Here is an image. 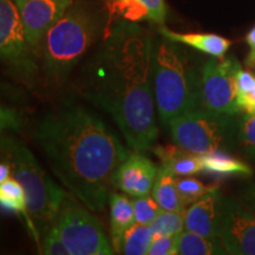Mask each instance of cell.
<instances>
[{
  "label": "cell",
  "instance_id": "cell-9",
  "mask_svg": "<svg viewBox=\"0 0 255 255\" xmlns=\"http://www.w3.org/2000/svg\"><path fill=\"white\" fill-rule=\"evenodd\" d=\"M241 69L234 57L209 59L201 70L203 109L235 115L240 111L237 100V75Z\"/></svg>",
  "mask_w": 255,
  "mask_h": 255
},
{
  "label": "cell",
  "instance_id": "cell-32",
  "mask_svg": "<svg viewBox=\"0 0 255 255\" xmlns=\"http://www.w3.org/2000/svg\"><path fill=\"white\" fill-rule=\"evenodd\" d=\"M246 41L250 46V53H248L246 64L250 68H255V26L248 32Z\"/></svg>",
  "mask_w": 255,
  "mask_h": 255
},
{
  "label": "cell",
  "instance_id": "cell-27",
  "mask_svg": "<svg viewBox=\"0 0 255 255\" xmlns=\"http://www.w3.org/2000/svg\"><path fill=\"white\" fill-rule=\"evenodd\" d=\"M177 237L154 234L146 255H176Z\"/></svg>",
  "mask_w": 255,
  "mask_h": 255
},
{
  "label": "cell",
  "instance_id": "cell-28",
  "mask_svg": "<svg viewBox=\"0 0 255 255\" xmlns=\"http://www.w3.org/2000/svg\"><path fill=\"white\" fill-rule=\"evenodd\" d=\"M41 253L46 255H69L65 245L63 244L57 229L53 227L44 235L43 245H41Z\"/></svg>",
  "mask_w": 255,
  "mask_h": 255
},
{
  "label": "cell",
  "instance_id": "cell-24",
  "mask_svg": "<svg viewBox=\"0 0 255 255\" xmlns=\"http://www.w3.org/2000/svg\"><path fill=\"white\" fill-rule=\"evenodd\" d=\"M176 186L178 194H180L181 200L184 207L193 205L194 202L199 201L201 197H203L207 193L213 190L218 186H206L201 181L193 177H183L176 178Z\"/></svg>",
  "mask_w": 255,
  "mask_h": 255
},
{
  "label": "cell",
  "instance_id": "cell-8",
  "mask_svg": "<svg viewBox=\"0 0 255 255\" xmlns=\"http://www.w3.org/2000/svg\"><path fill=\"white\" fill-rule=\"evenodd\" d=\"M36 56L25 37L15 0H0V60L32 81L38 71Z\"/></svg>",
  "mask_w": 255,
  "mask_h": 255
},
{
  "label": "cell",
  "instance_id": "cell-30",
  "mask_svg": "<svg viewBox=\"0 0 255 255\" xmlns=\"http://www.w3.org/2000/svg\"><path fill=\"white\" fill-rule=\"evenodd\" d=\"M237 100L240 110L246 111L247 114H255V85L250 90L238 94Z\"/></svg>",
  "mask_w": 255,
  "mask_h": 255
},
{
  "label": "cell",
  "instance_id": "cell-3",
  "mask_svg": "<svg viewBox=\"0 0 255 255\" xmlns=\"http://www.w3.org/2000/svg\"><path fill=\"white\" fill-rule=\"evenodd\" d=\"M152 90L159 119L169 124L181 115L201 109V73L177 43L164 38L152 45Z\"/></svg>",
  "mask_w": 255,
  "mask_h": 255
},
{
  "label": "cell",
  "instance_id": "cell-7",
  "mask_svg": "<svg viewBox=\"0 0 255 255\" xmlns=\"http://www.w3.org/2000/svg\"><path fill=\"white\" fill-rule=\"evenodd\" d=\"M53 227L69 255H111L114 248L100 221L91 213L65 197Z\"/></svg>",
  "mask_w": 255,
  "mask_h": 255
},
{
  "label": "cell",
  "instance_id": "cell-12",
  "mask_svg": "<svg viewBox=\"0 0 255 255\" xmlns=\"http://www.w3.org/2000/svg\"><path fill=\"white\" fill-rule=\"evenodd\" d=\"M157 173L158 168L150 158L133 150L115 171L113 184L129 196H146L152 191Z\"/></svg>",
  "mask_w": 255,
  "mask_h": 255
},
{
  "label": "cell",
  "instance_id": "cell-29",
  "mask_svg": "<svg viewBox=\"0 0 255 255\" xmlns=\"http://www.w3.org/2000/svg\"><path fill=\"white\" fill-rule=\"evenodd\" d=\"M21 124L23 117L18 111L0 104V133L7 130H18Z\"/></svg>",
  "mask_w": 255,
  "mask_h": 255
},
{
  "label": "cell",
  "instance_id": "cell-26",
  "mask_svg": "<svg viewBox=\"0 0 255 255\" xmlns=\"http://www.w3.org/2000/svg\"><path fill=\"white\" fill-rule=\"evenodd\" d=\"M239 141L245 151L255 158V114H246L240 120Z\"/></svg>",
  "mask_w": 255,
  "mask_h": 255
},
{
  "label": "cell",
  "instance_id": "cell-13",
  "mask_svg": "<svg viewBox=\"0 0 255 255\" xmlns=\"http://www.w3.org/2000/svg\"><path fill=\"white\" fill-rule=\"evenodd\" d=\"M223 201L219 187L214 188L184 212V226L187 231L209 239H220V227L223 213Z\"/></svg>",
  "mask_w": 255,
  "mask_h": 255
},
{
  "label": "cell",
  "instance_id": "cell-2",
  "mask_svg": "<svg viewBox=\"0 0 255 255\" xmlns=\"http://www.w3.org/2000/svg\"><path fill=\"white\" fill-rule=\"evenodd\" d=\"M60 183L94 212L103 210L114 174L130 154L95 114L65 105L44 115L33 133Z\"/></svg>",
  "mask_w": 255,
  "mask_h": 255
},
{
  "label": "cell",
  "instance_id": "cell-4",
  "mask_svg": "<svg viewBox=\"0 0 255 255\" xmlns=\"http://www.w3.org/2000/svg\"><path fill=\"white\" fill-rule=\"evenodd\" d=\"M0 157L24 187L34 238L45 235L65 200V191L51 180L30 149L17 139L0 138Z\"/></svg>",
  "mask_w": 255,
  "mask_h": 255
},
{
  "label": "cell",
  "instance_id": "cell-31",
  "mask_svg": "<svg viewBox=\"0 0 255 255\" xmlns=\"http://www.w3.org/2000/svg\"><path fill=\"white\" fill-rule=\"evenodd\" d=\"M239 201L241 205L246 208L248 212L252 213L255 216V182L250 184L242 190Z\"/></svg>",
  "mask_w": 255,
  "mask_h": 255
},
{
  "label": "cell",
  "instance_id": "cell-6",
  "mask_svg": "<svg viewBox=\"0 0 255 255\" xmlns=\"http://www.w3.org/2000/svg\"><path fill=\"white\" fill-rule=\"evenodd\" d=\"M234 116L197 109L176 117L168 126L174 142L194 154L229 151L239 142L240 120Z\"/></svg>",
  "mask_w": 255,
  "mask_h": 255
},
{
  "label": "cell",
  "instance_id": "cell-14",
  "mask_svg": "<svg viewBox=\"0 0 255 255\" xmlns=\"http://www.w3.org/2000/svg\"><path fill=\"white\" fill-rule=\"evenodd\" d=\"M161 167L175 176H189L203 171L202 157L180 145H159L154 149Z\"/></svg>",
  "mask_w": 255,
  "mask_h": 255
},
{
  "label": "cell",
  "instance_id": "cell-11",
  "mask_svg": "<svg viewBox=\"0 0 255 255\" xmlns=\"http://www.w3.org/2000/svg\"><path fill=\"white\" fill-rule=\"evenodd\" d=\"M28 45L37 55L44 37L72 5V0H15Z\"/></svg>",
  "mask_w": 255,
  "mask_h": 255
},
{
  "label": "cell",
  "instance_id": "cell-15",
  "mask_svg": "<svg viewBox=\"0 0 255 255\" xmlns=\"http://www.w3.org/2000/svg\"><path fill=\"white\" fill-rule=\"evenodd\" d=\"M111 12L131 23L151 20L163 24L167 17L164 0H114Z\"/></svg>",
  "mask_w": 255,
  "mask_h": 255
},
{
  "label": "cell",
  "instance_id": "cell-19",
  "mask_svg": "<svg viewBox=\"0 0 255 255\" xmlns=\"http://www.w3.org/2000/svg\"><path fill=\"white\" fill-rule=\"evenodd\" d=\"M203 170L220 176H247L253 175V170L244 162L232 157L227 151H213L201 155Z\"/></svg>",
  "mask_w": 255,
  "mask_h": 255
},
{
  "label": "cell",
  "instance_id": "cell-33",
  "mask_svg": "<svg viewBox=\"0 0 255 255\" xmlns=\"http://www.w3.org/2000/svg\"><path fill=\"white\" fill-rule=\"evenodd\" d=\"M9 176H11V169H9L8 164L5 162H0V183L7 180Z\"/></svg>",
  "mask_w": 255,
  "mask_h": 255
},
{
  "label": "cell",
  "instance_id": "cell-18",
  "mask_svg": "<svg viewBox=\"0 0 255 255\" xmlns=\"http://www.w3.org/2000/svg\"><path fill=\"white\" fill-rule=\"evenodd\" d=\"M154 197L159 208L173 212H186V207L182 203L176 186V176L164 168H159L152 187Z\"/></svg>",
  "mask_w": 255,
  "mask_h": 255
},
{
  "label": "cell",
  "instance_id": "cell-10",
  "mask_svg": "<svg viewBox=\"0 0 255 255\" xmlns=\"http://www.w3.org/2000/svg\"><path fill=\"white\" fill-rule=\"evenodd\" d=\"M220 240L228 254L255 255V216L234 197H225Z\"/></svg>",
  "mask_w": 255,
  "mask_h": 255
},
{
  "label": "cell",
  "instance_id": "cell-23",
  "mask_svg": "<svg viewBox=\"0 0 255 255\" xmlns=\"http://www.w3.org/2000/svg\"><path fill=\"white\" fill-rule=\"evenodd\" d=\"M150 228L154 234L177 237L186 229V226H184V212H173V210L161 209L156 219L151 222Z\"/></svg>",
  "mask_w": 255,
  "mask_h": 255
},
{
  "label": "cell",
  "instance_id": "cell-25",
  "mask_svg": "<svg viewBox=\"0 0 255 255\" xmlns=\"http://www.w3.org/2000/svg\"><path fill=\"white\" fill-rule=\"evenodd\" d=\"M133 202V213H135V222L139 225L150 226L151 222L158 215L159 206L154 197L146 195L141 197H135Z\"/></svg>",
  "mask_w": 255,
  "mask_h": 255
},
{
  "label": "cell",
  "instance_id": "cell-21",
  "mask_svg": "<svg viewBox=\"0 0 255 255\" xmlns=\"http://www.w3.org/2000/svg\"><path fill=\"white\" fill-rule=\"evenodd\" d=\"M0 208L5 212L23 215L28 227L32 228V223L28 214L27 197L24 187L17 178L8 177L0 183Z\"/></svg>",
  "mask_w": 255,
  "mask_h": 255
},
{
  "label": "cell",
  "instance_id": "cell-5",
  "mask_svg": "<svg viewBox=\"0 0 255 255\" xmlns=\"http://www.w3.org/2000/svg\"><path fill=\"white\" fill-rule=\"evenodd\" d=\"M98 32L94 14L82 6H70L41 41L44 70L55 82H64L87 53Z\"/></svg>",
  "mask_w": 255,
  "mask_h": 255
},
{
  "label": "cell",
  "instance_id": "cell-22",
  "mask_svg": "<svg viewBox=\"0 0 255 255\" xmlns=\"http://www.w3.org/2000/svg\"><path fill=\"white\" fill-rule=\"evenodd\" d=\"M152 237H154V233L150 226L135 223L131 228L128 229L124 235L122 246H121V254L146 255Z\"/></svg>",
  "mask_w": 255,
  "mask_h": 255
},
{
  "label": "cell",
  "instance_id": "cell-16",
  "mask_svg": "<svg viewBox=\"0 0 255 255\" xmlns=\"http://www.w3.org/2000/svg\"><path fill=\"white\" fill-rule=\"evenodd\" d=\"M159 33L169 40L190 46L215 58H223L232 45V41L227 38L213 33H180L167 27H162Z\"/></svg>",
  "mask_w": 255,
  "mask_h": 255
},
{
  "label": "cell",
  "instance_id": "cell-20",
  "mask_svg": "<svg viewBox=\"0 0 255 255\" xmlns=\"http://www.w3.org/2000/svg\"><path fill=\"white\" fill-rule=\"evenodd\" d=\"M177 254L221 255L228 253L220 239L205 238L186 229L177 238Z\"/></svg>",
  "mask_w": 255,
  "mask_h": 255
},
{
  "label": "cell",
  "instance_id": "cell-1",
  "mask_svg": "<svg viewBox=\"0 0 255 255\" xmlns=\"http://www.w3.org/2000/svg\"><path fill=\"white\" fill-rule=\"evenodd\" d=\"M152 41L141 26L120 21L84 69L82 94L113 117L128 146L150 149L157 138Z\"/></svg>",
  "mask_w": 255,
  "mask_h": 255
},
{
  "label": "cell",
  "instance_id": "cell-17",
  "mask_svg": "<svg viewBox=\"0 0 255 255\" xmlns=\"http://www.w3.org/2000/svg\"><path fill=\"white\" fill-rule=\"evenodd\" d=\"M110 203V232L111 245L115 253H121L124 235L135 225L133 202L122 194H111Z\"/></svg>",
  "mask_w": 255,
  "mask_h": 255
}]
</instances>
